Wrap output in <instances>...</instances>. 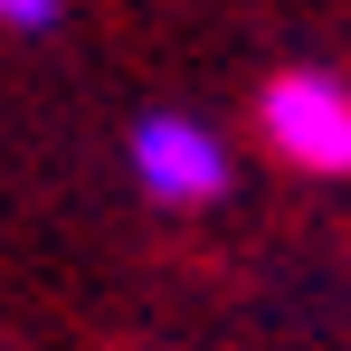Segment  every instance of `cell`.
Masks as SVG:
<instances>
[{"instance_id":"1","label":"cell","mask_w":351,"mask_h":351,"mask_svg":"<svg viewBox=\"0 0 351 351\" xmlns=\"http://www.w3.org/2000/svg\"><path fill=\"white\" fill-rule=\"evenodd\" d=\"M256 143L304 180H351V86L332 66H285L256 86Z\"/></svg>"},{"instance_id":"2","label":"cell","mask_w":351,"mask_h":351,"mask_svg":"<svg viewBox=\"0 0 351 351\" xmlns=\"http://www.w3.org/2000/svg\"><path fill=\"white\" fill-rule=\"evenodd\" d=\"M123 171H133V190L152 199V209H219L237 190V152L219 123L199 114H143L133 133H123Z\"/></svg>"},{"instance_id":"3","label":"cell","mask_w":351,"mask_h":351,"mask_svg":"<svg viewBox=\"0 0 351 351\" xmlns=\"http://www.w3.org/2000/svg\"><path fill=\"white\" fill-rule=\"evenodd\" d=\"M66 19V0H0V29H19V38H48Z\"/></svg>"}]
</instances>
